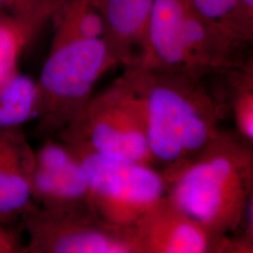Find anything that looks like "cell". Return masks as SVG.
<instances>
[{
  "label": "cell",
  "instance_id": "obj_10",
  "mask_svg": "<svg viewBox=\"0 0 253 253\" xmlns=\"http://www.w3.org/2000/svg\"><path fill=\"white\" fill-rule=\"evenodd\" d=\"M189 0H154L146 50L139 68L187 73L184 30Z\"/></svg>",
  "mask_w": 253,
  "mask_h": 253
},
{
  "label": "cell",
  "instance_id": "obj_5",
  "mask_svg": "<svg viewBox=\"0 0 253 253\" xmlns=\"http://www.w3.org/2000/svg\"><path fill=\"white\" fill-rule=\"evenodd\" d=\"M85 174L86 202L92 211L111 225L135 226L145 212L164 197L167 184L153 165L112 159L81 142L61 139Z\"/></svg>",
  "mask_w": 253,
  "mask_h": 253
},
{
  "label": "cell",
  "instance_id": "obj_4",
  "mask_svg": "<svg viewBox=\"0 0 253 253\" xmlns=\"http://www.w3.org/2000/svg\"><path fill=\"white\" fill-rule=\"evenodd\" d=\"M59 134L112 159L155 163L147 141L144 102L125 71L107 89L92 96Z\"/></svg>",
  "mask_w": 253,
  "mask_h": 253
},
{
  "label": "cell",
  "instance_id": "obj_6",
  "mask_svg": "<svg viewBox=\"0 0 253 253\" xmlns=\"http://www.w3.org/2000/svg\"><path fill=\"white\" fill-rule=\"evenodd\" d=\"M28 253H143L135 227L111 225L87 203L25 214Z\"/></svg>",
  "mask_w": 253,
  "mask_h": 253
},
{
  "label": "cell",
  "instance_id": "obj_7",
  "mask_svg": "<svg viewBox=\"0 0 253 253\" xmlns=\"http://www.w3.org/2000/svg\"><path fill=\"white\" fill-rule=\"evenodd\" d=\"M134 227L143 253H235L231 237L211 235L167 195L149 208Z\"/></svg>",
  "mask_w": 253,
  "mask_h": 253
},
{
  "label": "cell",
  "instance_id": "obj_1",
  "mask_svg": "<svg viewBox=\"0 0 253 253\" xmlns=\"http://www.w3.org/2000/svg\"><path fill=\"white\" fill-rule=\"evenodd\" d=\"M145 106L147 141L155 163L172 168L199 153L231 116L222 85L209 76L125 68Z\"/></svg>",
  "mask_w": 253,
  "mask_h": 253
},
{
  "label": "cell",
  "instance_id": "obj_17",
  "mask_svg": "<svg viewBox=\"0 0 253 253\" xmlns=\"http://www.w3.org/2000/svg\"><path fill=\"white\" fill-rule=\"evenodd\" d=\"M190 6L199 15L233 31L246 42L235 27L236 0H189Z\"/></svg>",
  "mask_w": 253,
  "mask_h": 253
},
{
  "label": "cell",
  "instance_id": "obj_15",
  "mask_svg": "<svg viewBox=\"0 0 253 253\" xmlns=\"http://www.w3.org/2000/svg\"><path fill=\"white\" fill-rule=\"evenodd\" d=\"M37 35L26 27L0 17V90L19 73L20 58Z\"/></svg>",
  "mask_w": 253,
  "mask_h": 253
},
{
  "label": "cell",
  "instance_id": "obj_12",
  "mask_svg": "<svg viewBox=\"0 0 253 253\" xmlns=\"http://www.w3.org/2000/svg\"><path fill=\"white\" fill-rule=\"evenodd\" d=\"M51 22L54 26L52 43L104 36L102 18L89 0H60Z\"/></svg>",
  "mask_w": 253,
  "mask_h": 253
},
{
  "label": "cell",
  "instance_id": "obj_18",
  "mask_svg": "<svg viewBox=\"0 0 253 253\" xmlns=\"http://www.w3.org/2000/svg\"><path fill=\"white\" fill-rule=\"evenodd\" d=\"M235 27L249 42L253 38V0H236Z\"/></svg>",
  "mask_w": 253,
  "mask_h": 253
},
{
  "label": "cell",
  "instance_id": "obj_2",
  "mask_svg": "<svg viewBox=\"0 0 253 253\" xmlns=\"http://www.w3.org/2000/svg\"><path fill=\"white\" fill-rule=\"evenodd\" d=\"M166 195L217 238L241 233L253 200V144L221 129L199 153L163 170Z\"/></svg>",
  "mask_w": 253,
  "mask_h": 253
},
{
  "label": "cell",
  "instance_id": "obj_3",
  "mask_svg": "<svg viewBox=\"0 0 253 253\" xmlns=\"http://www.w3.org/2000/svg\"><path fill=\"white\" fill-rule=\"evenodd\" d=\"M118 65L102 38L51 43L36 82L37 130L60 133L90 100L97 82Z\"/></svg>",
  "mask_w": 253,
  "mask_h": 253
},
{
  "label": "cell",
  "instance_id": "obj_8",
  "mask_svg": "<svg viewBox=\"0 0 253 253\" xmlns=\"http://www.w3.org/2000/svg\"><path fill=\"white\" fill-rule=\"evenodd\" d=\"M34 158L30 190L32 199L41 204V208L87 203L85 174L67 145L48 140Z\"/></svg>",
  "mask_w": 253,
  "mask_h": 253
},
{
  "label": "cell",
  "instance_id": "obj_16",
  "mask_svg": "<svg viewBox=\"0 0 253 253\" xmlns=\"http://www.w3.org/2000/svg\"><path fill=\"white\" fill-rule=\"evenodd\" d=\"M60 0H0V17L39 33L51 22Z\"/></svg>",
  "mask_w": 253,
  "mask_h": 253
},
{
  "label": "cell",
  "instance_id": "obj_11",
  "mask_svg": "<svg viewBox=\"0 0 253 253\" xmlns=\"http://www.w3.org/2000/svg\"><path fill=\"white\" fill-rule=\"evenodd\" d=\"M34 153L20 126L0 131V218L34 208L30 206Z\"/></svg>",
  "mask_w": 253,
  "mask_h": 253
},
{
  "label": "cell",
  "instance_id": "obj_14",
  "mask_svg": "<svg viewBox=\"0 0 253 253\" xmlns=\"http://www.w3.org/2000/svg\"><path fill=\"white\" fill-rule=\"evenodd\" d=\"M36 99V82L15 74L0 90V131L19 127L34 118Z\"/></svg>",
  "mask_w": 253,
  "mask_h": 253
},
{
  "label": "cell",
  "instance_id": "obj_13",
  "mask_svg": "<svg viewBox=\"0 0 253 253\" xmlns=\"http://www.w3.org/2000/svg\"><path fill=\"white\" fill-rule=\"evenodd\" d=\"M235 132L253 144V66L252 57L222 73Z\"/></svg>",
  "mask_w": 253,
  "mask_h": 253
},
{
  "label": "cell",
  "instance_id": "obj_19",
  "mask_svg": "<svg viewBox=\"0 0 253 253\" xmlns=\"http://www.w3.org/2000/svg\"><path fill=\"white\" fill-rule=\"evenodd\" d=\"M17 250L15 237L0 225V253H15Z\"/></svg>",
  "mask_w": 253,
  "mask_h": 253
},
{
  "label": "cell",
  "instance_id": "obj_9",
  "mask_svg": "<svg viewBox=\"0 0 253 253\" xmlns=\"http://www.w3.org/2000/svg\"><path fill=\"white\" fill-rule=\"evenodd\" d=\"M104 25L103 40L124 68L140 67L145 57L154 0H89Z\"/></svg>",
  "mask_w": 253,
  "mask_h": 253
}]
</instances>
